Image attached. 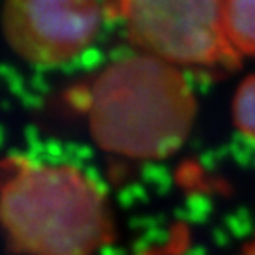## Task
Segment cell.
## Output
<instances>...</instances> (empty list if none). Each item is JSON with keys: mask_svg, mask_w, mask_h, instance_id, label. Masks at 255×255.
I'll list each match as a JSON object with an SVG mask.
<instances>
[{"mask_svg": "<svg viewBox=\"0 0 255 255\" xmlns=\"http://www.w3.org/2000/svg\"><path fill=\"white\" fill-rule=\"evenodd\" d=\"M0 223L27 255H94L112 232L94 181L76 168L20 158L0 165Z\"/></svg>", "mask_w": 255, "mask_h": 255, "instance_id": "cell-1", "label": "cell"}, {"mask_svg": "<svg viewBox=\"0 0 255 255\" xmlns=\"http://www.w3.org/2000/svg\"><path fill=\"white\" fill-rule=\"evenodd\" d=\"M195 100L174 64L143 55L110 64L91 87L89 123L96 142L131 158H161L184 142Z\"/></svg>", "mask_w": 255, "mask_h": 255, "instance_id": "cell-2", "label": "cell"}, {"mask_svg": "<svg viewBox=\"0 0 255 255\" xmlns=\"http://www.w3.org/2000/svg\"><path fill=\"white\" fill-rule=\"evenodd\" d=\"M129 39L168 64L231 68L239 53L225 30L223 0H116Z\"/></svg>", "mask_w": 255, "mask_h": 255, "instance_id": "cell-3", "label": "cell"}, {"mask_svg": "<svg viewBox=\"0 0 255 255\" xmlns=\"http://www.w3.org/2000/svg\"><path fill=\"white\" fill-rule=\"evenodd\" d=\"M100 0H5V39L28 62L55 66L71 60L96 39Z\"/></svg>", "mask_w": 255, "mask_h": 255, "instance_id": "cell-4", "label": "cell"}, {"mask_svg": "<svg viewBox=\"0 0 255 255\" xmlns=\"http://www.w3.org/2000/svg\"><path fill=\"white\" fill-rule=\"evenodd\" d=\"M223 18L232 48L255 57V0H223Z\"/></svg>", "mask_w": 255, "mask_h": 255, "instance_id": "cell-5", "label": "cell"}, {"mask_svg": "<svg viewBox=\"0 0 255 255\" xmlns=\"http://www.w3.org/2000/svg\"><path fill=\"white\" fill-rule=\"evenodd\" d=\"M234 119L239 129L255 140V75L245 80L236 94Z\"/></svg>", "mask_w": 255, "mask_h": 255, "instance_id": "cell-6", "label": "cell"}, {"mask_svg": "<svg viewBox=\"0 0 255 255\" xmlns=\"http://www.w3.org/2000/svg\"><path fill=\"white\" fill-rule=\"evenodd\" d=\"M241 255H255V243H252L250 247H248Z\"/></svg>", "mask_w": 255, "mask_h": 255, "instance_id": "cell-7", "label": "cell"}]
</instances>
